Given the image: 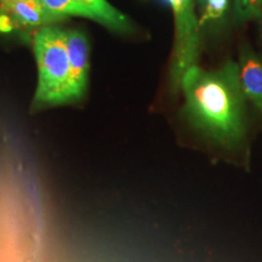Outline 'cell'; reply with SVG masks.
<instances>
[{"label":"cell","instance_id":"6da1fadb","mask_svg":"<svg viewBox=\"0 0 262 262\" xmlns=\"http://www.w3.org/2000/svg\"><path fill=\"white\" fill-rule=\"evenodd\" d=\"M181 90V116L193 130L222 148L232 150L244 145L245 95L238 63L229 60L214 71L193 66L183 74Z\"/></svg>","mask_w":262,"mask_h":262},{"label":"cell","instance_id":"7a4b0ae2","mask_svg":"<svg viewBox=\"0 0 262 262\" xmlns=\"http://www.w3.org/2000/svg\"><path fill=\"white\" fill-rule=\"evenodd\" d=\"M33 47L38 64V86L32 111L73 103L66 31L45 26L35 33Z\"/></svg>","mask_w":262,"mask_h":262},{"label":"cell","instance_id":"3957f363","mask_svg":"<svg viewBox=\"0 0 262 262\" xmlns=\"http://www.w3.org/2000/svg\"><path fill=\"white\" fill-rule=\"evenodd\" d=\"M175 17V42L170 67V89L178 94L183 74L196 64L201 48L199 19L194 12V0H168Z\"/></svg>","mask_w":262,"mask_h":262},{"label":"cell","instance_id":"277c9868","mask_svg":"<svg viewBox=\"0 0 262 262\" xmlns=\"http://www.w3.org/2000/svg\"><path fill=\"white\" fill-rule=\"evenodd\" d=\"M68 58L71 67V95L73 103L85 96L89 75V42L86 35L77 29L66 31Z\"/></svg>","mask_w":262,"mask_h":262},{"label":"cell","instance_id":"5b68a950","mask_svg":"<svg viewBox=\"0 0 262 262\" xmlns=\"http://www.w3.org/2000/svg\"><path fill=\"white\" fill-rule=\"evenodd\" d=\"M238 66L245 98L253 102L262 116V57L249 45H242Z\"/></svg>","mask_w":262,"mask_h":262},{"label":"cell","instance_id":"8992f818","mask_svg":"<svg viewBox=\"0 0 262 262\" xmlns=\"http://www.w3.org/2000/svg\"><path fill=\"white\" fill-rule=\"evenodd\" d=\"M75 16L94 19L116 32L123 33L133 29L129 18L106 0H77Z\"/></svg>","mask_w":262,"mask_h":262},{"label":"cell","instance_id":"52a82bcc","mask_svg":"<svg viewBox=\"0 0 262 262\" xmlns=\"http://www.w3.org/2000/svg\"><path fill=\"white\" fill-rule=\"evenodd\" d=\"M3 14L10 16L15 27H45L52 22L61 21L45 9L40 0H21L10 5Z\"/></svg>","mask_w":262,"mask_h":262},{"label":"cell","instance_id":"ba28073f","mask_svg":"<svg viewBox=\"0 0 262 262\" xmlns=\"http://www.w3.org/2000/svg\"><path fill=\"white\" fill-rule=\"evenodd\" d=\"M234 16L239 22H262V0H234Z\"/></svg>","mask_w":262,"mask_h":262},{"label":"cell","instance_id":"9c48e42d","mask_svg":"<svg viewBox=\"0 0 262 262\" xmlns=\"http://www.w3.org/2000/svg\"><path fill=\"white\" fill-rule=\"evenodd\" d=\"M40 3L49 12L61 21L77 14V0H40Z\"/></svg>","mask_w":262,"mask_h":262},{"label":"cell","instance_id":"30bf717a","mask_svg":"<svg viewBox=\"0 0 262 262\" xmlns=\"http://www.w3.org/2000/svg\"><path fill=\"white\" fill-rule=\"evenodd\" d=\"M228 0H206L203 11V15L201 19H199V27L209 24V22L216 21L224 17L225 12L227 11Z\"/></svg>","mask_w":262,"mask_h":262},{"label":"cell","instance_id":"8fae6325","mask_svg":"<svg viewBox=\"0 0 262 262\" xmlns=\"http://www.w3.org/2000/svg\"><path fill=\"white\" fill-rule=\"evenodd\" d=\"M17 2H21V0H0V14H3L10 5L15 4Z\"/></svg>","mask_w":262,"mask_h":262},{"label":"cell","instance_id":"7c38bea8","mask_svg":"<svg viewBox=\"0 0 262 262\" xmlns=\"http://www.w3.org/2000/svg\"><path fill=\"white\" fill-rule=\"evenodd\" d=\"M196 2H198V4L201 5V6H204V4H205L206 0H196Z\"/></svg>","mask_w":262,"mask_h":262}]
</instances>
